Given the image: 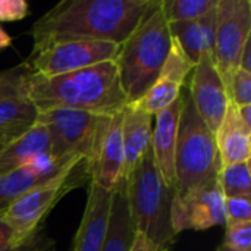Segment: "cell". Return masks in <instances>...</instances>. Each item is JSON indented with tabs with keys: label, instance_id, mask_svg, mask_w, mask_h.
<instances>
[{
	"label": "cell",
	"instance_id": "d6986e66",
	"mask_svg": "<svg viewBox=\"0 0 251 251\" xmlns=\"http://www.w3.org/2000/svg\"><path fill=\"white\" fill-rule=\"evenodd\" d=\"M50 151V138L41 124H35L24 135L0 149V175L26 166L37 154Z\"/></svg>",
	"mask_w": 251,
	"mask_h": 251
},
{
	"label": "cell",
	"instance_id": "3957f363",
	"mask_svg": "<svg viewBox=\"0 0 251 251\" xmlns=\"http://www.w3.org/2000/svg\"><path fill=\"white\" fill-rule=\"evenodd\" d=\"M172 47L169 22L162 0L146 13L128 38L119 44L115 63L128 103L138 101L157 78Z\"/></svg>",
	"mask_w": 251,
	"mask_h": 251
},
{
	"label": "cell",
	"instance_id": "d590c367",
	"mask_svg": "<svg viewBox=\"0 0 251 251\" xmlns=\"http://www.w3.org/2000/svg\"><path fill=\"white\" fill-rule=\"evenodd\" d=\"M1 147H3V144H1V143H0V149H1Z\"/></svg>",
	"mask_w": 251,
	"mask_h": 251
},
{
	"label": "cell",
	"instance_id": "9a60e30c",
	"mask_svg": "<svg viewBox=\"0 0 251 251\" xmlns=\"http://www.w3.org/2000/svg\"><path fill=\"white\" fill-rule=\"evenodd\" d=\"M182 107V96L166 109L154 115L151 131V151L154 165L168 187L175 190V147L178 134V121Z\"/></svg>",
	"mask_w": 251,
	"mask_h": 251
},
{
	"label": "cell",
	"instance_id": "83f0119b",
	"mask_svg": "<svg viewBox=\"0 0 251 251\" xmlns=\"http://www.w3.org/2000/svg\"><path fill=\"white\" fill-rule=\"evenodd\" d=\"M225 215L226 224L251 222V197L240 196L225 199Z\"/></svg>",
	"mask_w": 251,
	"mask_h": 251
},
{
	"label": "cell",
	"instance_id": "484cf974",
	"mask_svg": "<svg viewBox=\"0 0 251 251\" xmlns=\"http://www.w3.org/2000/svg\"><path fill=\"white\" fill-rule=\"evenodd\" d=\"M224 241L216 251H251V222L226 224Z\"/></svg>",
	"mask_w": 251,
	"mask_h": 251
},
{
	"label": "cell",
	"instance_id": "5b68a950",
	"mask_svg": "<svg viewBox=\"0 0 251 251\" xmlns=\"http://www.w3.org/2000/svg\"><path fill=\"white\" fill-rule=\"evenodd\" d=\"M181 96L182 107L175 147V194H185L218 181L222 168L215 134L199 116L185 85Z\"/></svg>",
	"mask_w": 251,
	"mask_h": 251
},
{
	"label": "cell",
	"instance_id": "8992f818",
	"mask_svg": "<svg viewBox=\"0 0 251 251\" xmlns=\"http://www.w3.org/2000/svg\"><path fill=\"white\" fill-rule=\"evenodd\" d=\"M37 122L47 129L53 156L85 159L88 168L99 150L110 118L82 110L49 109L38 113Z\"/></svg>",
	"mask_w": 251,
	"mask_h": 251
},
{
	"label": "cell",
	"instance_id": "836d02e7",
	"mask_svg": "<svg viewBox=\"0 0 251 251\" xmlns=\"http://www.w3.org/2000/svg\"><path fill=\"white\" fill-rule=\"evenodd\" d=\"M235 107H237V106H235ZM237 112H238V115H240L241 121H243L249 128H251V104L237 107Z\"/></svg>",
	"mask_w": 251,
	"mask_h": 251
},
{
	"label": "cell",
	"instance_id": "d6a6232c",
	"mask_svg": "<svg viewBox=\"0 0 251 251\" xmlns=\"http://www.w3.org/2000/svg\"><path fill=\"white\" fill-rule=\"evenodd\" d=\"M240 68L251 72V38L244 46V50H243V54L240 59Z\"/></svg>",
	"mask_w": 251,
	"mask_h": 251
},
{
	"label": "cell",
	"instance_id": "ffe728a7",
	"mask_svg": "<svg viewBox=\"0 0 251 251\" xmlns=\"http://www.w3.org/2000/svg\"><path fill=\"white\" fill-rule=\"evenodd\" d=\"M38 109L25 94L0 97V143L4 146L37 124Z\"/></svg>",
	"mask_w": 251,
	"mask_h": 251
},
{
	"label": "cell",
	"instance_id": "30bf717a",
	"mask_svg": "<svg viewBox=\"0 0 251 251\" xmlns=\"http://www.w3.org/2000/svg\"><path fill=\"white\" fill-rule=\"evenodd\" d=\"M171 222L176 235L190 229L204 231L225 225V196L219 182L213 181L185 194H174Z\"/></svg>",
	"mask_w": 251,
	"mask_h": 251
},
{
	"label": "cell",
	"instance_id": "52a82bcc",
	"mask_svg": "<svg viewBox=\"0 0 251 251\" xmlns=\"http://www.w3.org/2000/svg\"><path fill=\"white\" fill-rule=\"evenodd\" d=\"M90 179L87 160L72 163L54 178L41 182L19 197L1 216L12 228L16 238H22L43 225L51 209L69 191L81 187Z\"/></svg>",
	"mask_w": 251,
	"mask_h": 251
},
{
	"label": "cell",
	"instance_id": "7a4b0ae2",
	"mask_svg": "<svg viewBox=\"0 0 251 251\" xmlns=\"http://www.w3.org/2000/svg\"><path fill=\"white\" fill-rule=\"evenodd\" d=\"M22 90L38 112L71 109L112 118L129 104L115 60L54 76L38 75L28 69Z\"/></svg>",
	"mask_w": 251,
	"mask_h": 251
},
{
	"label": "cell",
	"instance_id": "7c38bea8",
	"mask_svg": "<svg viewBox=\"0 0 251 251\" xmlns=\"http://www.w3.org/2000/svg\"><path fill=\"white\" fill-rule=\"evenodd\" d=\"M194 66L196 65L187 57L178 41L172 37L171 51L157 78L135 104L151 116L157 115L179 97L187 76L193 72Z\"/></svg>",
	"mask_w": 251,
	"mask_h": 251
},
{
	"label": "cell",
	"instance_id": "44dd1931",
	"mask_svg": "<svg viewBox=\"0 0 251 251\" xmlns=\"http://www.w3.org/2000/svg\"><path fill=\"white\" fill-rule=\"evenodd\" d=\"M135 238V228L129 215L125 181L121 179L113 191L109 229L103 251H129Z\"/></svg>",
	"mask_w": 251,
	"mask_h": 251
},
{
	"label": "cell",
	"instance_id": "f1b7e54d",
	"mask_svg": "<svg viewBox=\"0 0 251 251\" xmlns=\"http://www.w3.org/2000/svg\"><path fill=\"white\" fill-rule=\"evenodd\" d=\"M28 69H29V66L26 63H24L18 68L0 72V97L24 94L22 79Z\"/></svg>",
	"mask_w": 251,
	"mask_h": 251
},
{
	"label": "cell",
	"instance_id": "4fadbf2b",
	"mask_svg": "<svg viewBox=\"0 0 251 251\" xmlns=\"http://www.w3.org/2000/svg\"><path fill=\"white\" fill-rule=\"evenodd\" d=\"M124 143H122V112L112 116L100 141L99 150L88 165L90 182L106 191H115L124 175Z\"/></svg>",
	"mask_w": 251,
	"mask_h": 251
},
{
	"label": "cell",
	"instance_id": "e575fe53",
	"mask_svg": "<svg viewBox=\"0 0 251 251\" xmlns=\"http://www.w3.org/2000/svg\"><path fill=\"white\" fill-rule=\"evenodd\" d=\"M10 43H12L10 35H9L3 28H0V50H3V49L9 47V46H10Z\"/></svg>",
	"mask_w": 251,
	"mask_h": 251
},
{
	"label": "cell",
	"instance_id": "cb8c5ba5",
	"mask_svg": "<svg viewBox=\"0 0 251 251\" xmlns=\"http://www.w3.org/2000/svg\"><path fill=\"white\" fill-rule=\"evenodd\" d=\"M216 4L218 0H162L165 16L169 24L199 19L216 7Z\"/></svg>",
	"mask_w": 251,
	"mask_h": 251
},
{
	"label": "cell",
	"instance_id": "ac0fdd59",
	"mask_svg": "<svg viewBox=\"0 0 251 251\" xmlns=\"http://www.w3.org/2000/svg\"><path fill=\"white\" fill-rule=\"evenodd\" d=\"M218 6V4H216ZM218 12L213 7L204 16L190 21L169 24L171 35L178 41L187 57L196 65L204 53H213Z\"/></svg>",
	"mask_w": 251,
	"mask_h": 251
},
{
	"label": "cell",
	"instance_id": "e0dca14e",
	"mask_svg": "<svg viewBox=\"0 0 251 251\" xmlns=\"http://www.w3.org/2000/svg\"><path fill=\"white\" fill-rule=\"evenodd\" d=\"M216 147L222 166L250 162L251 157V128H249L240 118L237 107L231 103L222 124L216 134Z\"/></svg>",
	"mask_w": 251,
	"mask_h": 251
},
{
	"label": "cell",
	"instance_id": "d4e9b609",
	"mask_svg": "<svg viewBox=\"0 0 251 251\" xmlns=\"http://www.w3.org/2000/svg\"><path fill=\"white\" fill-rule=\"evenodd\" d=\"M1 251H56V243L47 235L44 226H38L28 235L13 240Z\"/></svg>",
	"mask_w": 251,
	"mask_h": 251
},
{
	"label": "cell",
	"instance_id": "2e32d148",
	"mask_svg": "<svg viewBox=\"0 0 251 251\" xmlns=\"http://www.w3.org/2000/svg\"><path fill=\"white\" fill-rule=\"evenodd\" d=\"M153 116L140 109L135 103H129L122 110V143H124V175L126 181L137 163L151 144Z\"/></svg>",
	"mask_w": 251,
	"mask_h": 251
},
{
	"label": "cell",
	"instance_id": "1f68e13d",
	"mask_svg": "<svg viewBox=\"0 0 251 251\" xmlns=\"http://www.w3.org/2000/svg\"><path fill=\"white\" fill-rule=\"evenodd\" d=\"M15 240V234L12 228L6 224L3 216L0 215V251L3 250L7 244H10Z\"/></svg>",
	"mask_w": 251,
	"mask_h": 251
},
{
	"label": "cell",
	"instance_id": "7402d4cb",
	"mask_svg": "<svg viewBox=\"0 0 251 251\" xmlns=\"http://www.w3.org/2000/svg\"><path fill=\"white\" fill-rule=\"evenodd\" d=\"M41 182L46 181H41L34 175L28 166L0 175V215H3L26 191Z\"/></svg>",
	"mask_w": 251,
	"mask_h": 251
},
{
	"label": "cell",
	"instance_id": "8fae6325",
	"mask_svg": "<svg viewBox=\"0 0 251 251\" xmlns=\"http://www.w3.org/2000/svg\"><path fill=\"white\" fill-rule=\"evenodd\" d=\"M193 104L207 125L216 134L231 104L226 87L216 69L213 53H204L196 63L187 85Z\"/></svg>",
	"mask_w": 251,
	"mask_h": 251
},
{
	"label": "cell",
	"instance_id": "f546056e",
	"mask_svg": "<svg viewBox=\"0 0 251 251\" xmlns=\"http://www.w3.org/2000/svg\"><path fill=\"white\" fill-rule=\"evenodd\" d=\"M29 6L24 0H0V21H19L28 15Z\"/></svg>",
	"mask_w": 251,
	"mask_h": 251
},
{
	"label": "cell",
	"instance_id": "9c48e42d",
	"mask_svg": "<svg viewBox=\"0 0 251 251\" xmlns=\"http://www.w3.org/2000/svg\"><path fill=\"white\" fill-rule=\"evenodd\" d=\"M119 44L110 41H63L31 53L29 69L34 74L54 76L115 60Z\"/></svg>",
	"mask_w": 251,
	"mask_h": 251
},
{
	"label": "cell",
	"instance_id": "277c9868",
	"mask_svg": "<svg viewBox=\"0 0 251 251\" xmlns=\"http://www.w3.org/2000/svg\"><path fill=\"white\" fill-rule=\"evenodd\" d=\"M125 188L135 232L144 235L159 250H171L178 237L171 222L175 190L168 187L159 174L151 144L125 181Z\"/></svg>",
	"mask_w": 251,
	"mask_h": 251
},
{
	"label": "cell",
	"instance_id": "603a6c76",
	"mask_svg": "<svg viewBox=\"0 0 251 251\" xmlns=\"http://www.w3.org/2000/svg\"><path fill=\"white\" fill-rule=\"evenodd\" d=\"M218 182L225 199L240 196L251 197L250 162H238L222 166L218 175Z\"/></svg>",
	"mask_w": 251,
	"mask_h": 251
},
{
	"label": "cell",
	"instance_id": "6da1fadb",
	"mask_svg": "<svg viewBox=\"0 0 251 251\" xmlns=\"http://www.w3.org/2000/svg\"><path fill=\"white\" fill-rule=\"evenodd\" d=\"M157 0H63L31 28L32 51L63 41L122 44Z\"/></svg>",
	"mask_w": 251,
	"mask_h": 251
},
{
	"label": "cell",
	"instance_id": "5bb4252c",
	"mask_svg": "<svg viewBox=\"0 0 251 251\" xmlns=\"http://www.w3.org/2000/svg\"><path fill=\"white\" fill-rule=\"evenodd\" d=\"M113 191L90 182L85 210L75 234L71 251H103L112 210Z\"/></svg>",
	"mask_w": 251,
	"mask_h": 251
},
{
	"label": "cell",
	"instance_id": "4dcf8cb0",
	"mask_svg": "<svg viewBox=\"0 0 251 251\" xmlns=\"http://www.w3.org/2000/svg\"><path fill=\"white\" fill-rule=\"evenodd\" d=\"M129 251H162L159 250L150 240H147L144 235L141 234H137L135 232V238H134V243L131 246Z\"/></svg>",
	"mask_w": 251,
	"mask_h": 251
},
{
	"label": "cell",
	"instance_id": "4316f807",
	"mask_svg": "<svg viewBox=\"0 0 251 251\" xmlns=\"http://www.w3.org/2000/svg\"><path fill=\"white\" fill-rule=\"evenodd\" d=\"M228 96L234 106L251 104V72L238 68L228 85Z\"/></svg>",
	"mask_w": 251,
	"mask_h": 251
},
{
	"label": "cell",
	"instance_id": "ba28073f",
	"mask_svg": "<svg viewBox=\"0 0 251 251\" xmlns=\"http://www.w3.org/2000/svg\"><path fill=\"white\" fill-rule=\"evenodd\" d=\"M215 34V63L226 87L240 68L246 43L251 38L250 0H218Z\"/></svg>",
	"mask_w": 251,
	"mask_h": 251
}]
</instances>
